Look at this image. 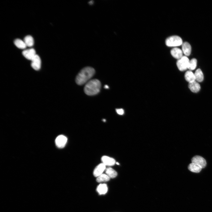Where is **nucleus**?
Returning a JSON list of instances; mask_svg holds the SVG:
<instances>
[{"instance_id":"nucleus-5","label":"nucleus","mask_w":212,"mask_h":212,"mask_svg":"<svg viewBox=\"0 0 212 212\" xmlns=\"http://www.w3.org/2000/svg\"><path fill=\"white\" fill-rule=\"evenodd\" d=\"M191 162L192 163L198 165L202 168H204L206 165V160L202 157L199 155H196L193 157L191 159Z\"/></svg>"},{"instance_id":"nucleus-26","label":"nucleus","mask_w":212,"mask_h":212,"mask_svg":"<svg viewBox=\"0 0 212 212\" xmlns=\"http://www.w3.org/2000/svg\"><path fill=\"white\" fill-rule=\"evenodd\" d=\"M103 121L104 122H105L106 121V120H105V119H103Z\"/></svg>"},{"instance_id":"nucleus-22","label":"nucleus","mask_w":212,"mask_h":212,"mask_svg":"<svg viewBox=\"0 0 212 212\" xmlns=\"http://www.w3.org/2000/svg\"><path fill=\"white\" fill-rule=\"evenodd\" d=\"M197 64V60L195 58H193L189 61L188 69L189 70H194L196 67Z\"/></svg>"},{"instance_id":"nucleus-3","label":"nucleus","mask_w":212,"mask_h":212,"mask_svg":"<svg viewBox=\"0 0 212 212\" xmlns=\"http://www.w3.org/2000/svg\"><path fill=\"white\" fill-rule=\"evenodd\" d=\"M165 43L168 47H176L182 45L183 42L180 37L174 35L167 38L165 40Z\"/></svg>"},{"instance_id":"nucleus-13","label":"nucleus","mask_w":212,"mask_h":212,"mask_svg":"<svg viewBox=\"0 0 212 212\" xmlns=\"http://www.w3.org/2000/svg\"><path fill=\"white\" fill-rule=\"evenodd\" d=\"M182 51L186 56L190 55L191 52V46L189 43L185 42L182 44Z\"/></svg>"},{"instance_id":"nucleus-23","label":"nucleus","mask_w":212,"mask_h":212,"mask_svg":"<svg viewBox=\"0 0 212 212\" xmlns=\"http://www.w3.org/2000/svg\"><path fill=\"white\" fill-rule=\"evenodd\" d=\"M116 111L118 114L120 115H123L124 113V110L122 108L116 109Z\"/></svg>"},{"instance_id":"nucleus-11","label":"nucleus","mask_w":212,"mask_h":212,"mask_svg":"<svg viewBox=\"0 0 212 212\" xmlns=\"http://www.w3.org/2000/svg\"><path fill=\"white\" fill-rule=\"evenodd\" d=\"M183 52L182 50L177 47H174L170 51V53L174 58L179 59L183 56Z\"/></svg>"},{"instance_id":"nucleus-9","label":"nucleus","mask_w":212,"mask_h":212,"mask_svg":"<svg viewBox=\"0 0 212 212\" xmlns=\"http://www.w3.org/2000/svg\"><path fill=\"white\" fill-rule=\"evenodd\" d=\"M106 166L103 163L99 164L94 169L93 174L95 177H97L102 174L106 169Z\"/></svg>"},{"instance_id":"nucleus-2","label":"nucleus","mask_w":212,"mask_h":212,"mask_svg":"<svg viewBox=\"0 0 212 212\" xmlns=\"http://www.w3.org/2000/svg\"><path fill=\"white\" fill-rule=\"evenodd\" d=\"M101 88L100 81L97 79H93L89 80L86 84L84 90L87 95L93 96L99 92Z\"/></svg>"},{"instance_id":"nucleus-24","label":"nucleus","mask_w":212,"mask_h":212,"mask_svg":"<svg viewBox=\"0 0 212 212\" xmlns=\"http://www.w3.org/2000/svg\"><path fill=\"white\" fill-rule=\"evenodd\" d=\"M94 3V1L93 0H91L88 3L90 4V5H92Z\"/></svg>"},{"instance_id":"nucleus-18","label":"nucleus","mask_w":212,"mask_h":212,"mask_svg":"<svg viewBox=\"0 0 212 212\" xmlns=\"http://www.w3.org/2000/svg\"><path fill=\"white\" fill-rule=\"evenodd\" d=\"M105 173L110 178H114L116 177L117 173L114 169L111 167H108L106 168Z\"/></svg>"},{"instance_id":"nucleus-27","label":"nucleus","mask_w":212,"mask_h":212,"mask_svg":"<svg viewBox=\"0 0 212 212\" xmlns=\"http://www.w3.org/2000/svg\"><path fill=\"white\" fill-rule=\"evenodd\" d=\"M116 164L117 165H119V163L118 162H116Z\"/></svg>"},{"instance_id":"nucleus-12","label":"nucleus","mask_w":212,"mask_h":212,"mask_svg":"<svg viewBox=\"0 0 212 212\" xmlns=\"http://www.w3.org/2000/svg\"><path fill=\"white\" fill-rule=\"evenodd\" d=\"M188 87L192 92L194 93L199 92L201 88L200 84L196 81L189 83Z\"/></svg>"},{"instance_id":"nucleus-17","label":"nucleus","mask_w":212,"mask_h":212,"mask_svg":"<svg viewBox=\"0 0 212 212\" xmlns=\"http://www.w3.org/2000/svg\"><path fill=\"white\" fill-rule=\"evenodd\" d=\"M194 73L196 81L198 82H201L203 80L204 78L203 74L202 72L200 69H197Z\"/></svg>"},{"instance_id":"nucleus-15","label":"nucleus","mask_w":212,"mask_h":212,"mask_svg":"<svg viewBox=\"0 0 212 212\" xmlns=\"http://www.w3.org/2000/svg\"><path fill=\"white\" fill-rule=\"evenodd\" d=\"M108 190L107 185L105 184H100L97 187V191L100 195L106 194Z\"/></svg>"},{"instance_id":"nucleus-6","label":"nucleus","mask_w":212,"mask_h":212,"mask_svg":"<svg viewBox=\"0 0 212 212\" xmlns=\"http://www.w3.org/2000/svg\"><path fill=\"white\" fill-rule=\"evenodd\" d=\"M67 138L63 135L58 136L55 140L56 146L59 148H62L65 145L67 142Z\"/></svg>"},{"instance_id":"nucleus-21","label":"nucleus","mask_w":212,"mask_h":212,"mask_svg":"<svg viewBox=\"0 0 212 212\" xmlns=\"http://www.w3.org/2000/svg\"><path fill=\"white\" fill-rule=\"evenodd\" d=\"M110 178L105 174H101L97 177L96 181L98 183L107 181L110 180Z\"/></svg>"},{"instance_id":"nucleus-25","label":"nucleus","mask_w":212,"mask_h":212,"mask_svg":"<svg viewBox=\"0 0 212 212\" xmlns=\"http://www.w3.org/2000/svg\"><path fill=\"white\" fill-rule=\"evenodd\" d=\"M104 88L105 89H108L109 88V87L107 85H105L104 86Z\"/></svg>"},{"instance_id":"nucleus-20","label":"nucleus","mask_w":212,"mask_h":212,"mask_svg":"<svg viewBox=\"0 0 212 212\" xmlns=\"http://www.w3.org/2000/svg\"><path fill=\"white\" fill-rule=\"evenodd\" d=\"M14 43L16 47L20 49H24L27 47L24 41L19 39H15Z\"/></svg>"},{"instance_id":"nucleus-8","label":"nucleus","mask_w":212,"mask_h":212,"mask_svg":"<svg viewBox=\"0 0 212 212\" xmlns=\"http://www.w3.org/2000/svg\"><path fill=\"white\" fill-rule=\"evenodd\" d=\"M22 54L26 59L31 60L36 55V51L33 48L24 50L23 51Z\"/></svg>"},{"instance_id":"nucleus-4","label":"nucleus","mask_w":212,"mask_h":212,"mask_svg":"<svg viewBox=\"0 0 212 212\" xmlns=\"http://www.w3.org/2000/svg\"><path fill=\"white\" fill-rule=\"evenodd\" d=\"M189 60L186 56H183L178 59L176 64L178 69L180 71H184L188 69Z\"/></svg>"},{"instance_id":"nucleus-19","label":"nucleus","mask_w":212,"mask_h":212,"mask_svg":"<svg viewBox=\"0 0 212 212\" xmlns=\"http://www.w3.org/2000/svg\"><path fill=\"white\" fill-rule=\"evenodd\" d=\"M24 41L27 46L31 47L34 45V40L31 35H28L25 36L24 38Z\"/></svg>"},{"instance_id":"nucleus-14","label":"nucleus","mask_w":212,"mask_h":212,"mask_svg":"<svg viewBox=\"0 0 212 212\" xmlns=\"http://www.w3.org/2000/svg\"><path fill=\"white\" fill-rule=\"evenodd\" d=\"M185 78L186 80L189 83L196 81L194 73L191 70L188 71L186 72Z\"/></svg>"},{"instance_id":"nucleus-10","label":"nucleus","mask_w":212,"mask_h":212,"mask_svg":"<svg viewBox=\"0 0 212 212\" xmlns=\"http://www.w3.org/2000/svg\"><path fill=\"white\" fill-rule=\"evenodd\" d=\"M102 163L106 166H112L114 165L115 163V160L113 158L106 156H103L101 158Z\"/></svg>"},{"instance_id":"nucleus-7","label":"nucleus","mask_w":212,"mask_h":212,"mask_svg":"<svg viewBox=\"0 0 212 212\" xmlns=\"http://www.w3.org/2000/svg\"><path fill=\"white\" fill-rule=\"evenodd\" d=\"M31 65L35 70H39L41 67V60L39 57L36 54L31 60Z\"/></svg>"},{"instance_id":"nucleus-1","label":"nucleus","mask_w":212,"mask_h":212,"mask_svg":"<svg viewBox=\"0 0 212 212\" xmlns=\"http://www.w3.org/2000/svg\"><path fill=\"white\" fill-rule=\"evenodd\" d=\"M95 73V69L91 67L88 66L83 68L80 71L76 77V83L79 85L86 83L94 76Z\"/></svg>"},{"instance_id":"nucleus-16","label":"nucleus","mask_w":212,"mask_h":212,"mask_svg":"<svg viewBox=\"0 0 212 212\" xmlns=\"http://www.w3.org/2000/svg\"><path fill=\"white\" fill-rule=\"evenodd\" d=\"M188 168L191 171L196 173L200 172L202 169L198 165L192 163L188 165Z\"/></svg>"}]
</instances>
